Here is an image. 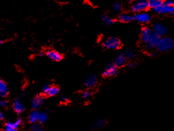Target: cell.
Wrapping results in <instances>:
<instances>
[{
	"label": "cell",
	"mask_w": 174,
	"mask_h": 131,
	"mask_svg": "<svg viewBox=\"0 0 174 131\" xmlns=\"http://www.w3.org/2000/svg\"><path fill=\"white\" fill-rule=\"evenodd\" d=\"M174 46V42L172 39L168 37H162L160 39V41L156 47L158 51L161 53H165L172 50Z\"/></svg>",
	"instance_id": "cell-1"
},
{
	"label": "cell",
	"mask_w": 174,
	"mask_h": 131,
	"mask_svg": "<svg viewBox=\"0 0 174 131\" xmlns=\"http://www.w3.org/2000/svg\"><path fill=\"white\" fill-rule=\"evenodd\" d=\"M150 7L148 1L146 0H138L133 3V4L131 7V11L133 13H139L142 12H145V11Z\"/></svg>",
	"instance_id": "cell-2"
},
{
	"label": "cell",
	"mask_w": 174,
	"mask_h": 131,
	"mask_svg": "<svg viewBox=\"0 0 174 131\" xmlns=\"http://www.w3.org/2000/svg\"><path fill=\"white\" fill-rule=\"evenodd\" d=\"M103 46L107 49L116 50L121 46V42L118 38L112 37L104 39L103 41Z\"/></svg>",
	"instance_id": "cell-3"
},
{
	"label": "cell",
	"mask_w": 174,
	"mask_h": 131,
	"mask_svg": "<svg viewBox=\"0 0 174 131\" xmlns=\"http://www.w3.org/2000/svg\"><path fill=\"white\" fill-rule=\"evenodd\" d=\"M155 13L158 14H163V15H174V6L167 5L166 4H162L160 7L154 9Z\"/></svg>",
	"instance_id": "cell-4"
},
{
	"label": "cell",
	"mask_w": 174,
	"mask_h": 131,
	"mask_svg": "<svg viewBox=\"0 0 174 131\" xmlns=\"http://www.w3.org/2000/svg\"><path fill=\"white\" fill-rule=\"evenodd\" d=\"M160 37L155 34V33H153L152 36L150 37L149 41L146 43V46L148 49H154V48H156L157 46L160 41Z\"/></svg>",
	"instance_id": "cell-5"
},
{
	"label": "cell",
	"mask_w": 174,
	"mask_h": 131,
	"mask_svg": "<svg viewBox=\"0 0 174 131\" xmlns=\"http://www.w3.org/2000/svg\"><path fill=\"white\" fill-rule=\"evenodd\" d=\"M153 29H154V33L160 36V37H164L167 34V28L160 23L155 24Z\"/></svg>",
	"instance_id": "cell-6"
},
{
	"label": "cell",
	"mask_w": 174,
	"mask_h": 131,
	"mask_svg": "<svg viewBox=\"0 0 174 131\" xmlns=\"http://www.w3.org/2000/svg\"><path fill=\"white\" fill-rule=\"evenodd\" d=\"M117 73H118V67L115 65V63H110L107 67L106 69L104 70L103 76L106 77H113V76L115 75Z\"/></svg>",
	"instance_id": "cell-7"
},
{
	"label": "cell",
	"mask_w": 174,
	"mask_h": 131,
	"mask_svg": "<svg viewBox=\"0 0 174 131\" xmlns=\"http://www.w3.org/2000/svg\"><path fill=\"white\" fill-rule=\"evenodd\" d=\"M154 32L152 31L151 28H148V27H145L141 30V34H140V37H141V41L143 43L146 44V42L149 41L150 37L152 36Z\"/></svg>",
	"instance_id": "cell-8"
},
{
	"label": "cell",
	"mask_w": 174,
	"mask_h": 131,
	"mask_svg": "<svg viewBox=\"0 0 174 131\" xmlns=\"http://www.w3.org/2000/svg\"><path fill=\"white\" fill-rule=\"evenodd\" d=\"M135 20L140 23H148L151 20V15L146 12H142L135 15Z\"/></svg>",
	"instance_id": "cell-9"
},
{
	"label": "cell",
	"mask_w": 174,
	"mask_h": 131,
	"mask_svg": "<svg viewBox=\"0 0 174 131\" xmlns=\"http://www.w3.org/2000/svg\"><path fill=\"white\" fill-rule=\"evenodd\" d=\"M59 88L56 86H52L50 85H46L43 88V93L47 96H55L59 93Z\"/></svg>",
	"instance_id": "cell-10"
},
{
	"label": "cell",
	"mask_w": 174,
	"mask_h": 131,
	"mask_svg": "<svg viewBox=\"0 0 174 131\" xmlns=\"http://www.w3.org/2000/svg\"><path fill=\"white\" fill-rule=\"evenodd\" d=\"M13 109L15 112L20 114L22 113L24 111L25 106L21 100H20L19 99H16L13 102Z\"/></svg>",
	"instance_id": "cell-11"
},
{
	"label": "cell",
	"mask_w": 174,
	"mask_h": 131,
	"mask_svg": "<svg viewBox=\"0 0 174 131\" xmlns=\"http://www.w3.org/2000/svg\"><path fill=\"white\" fill-rule=\"evenodd\" d=\"M126 62H127V57H126L125 55L120 53L115 57V61H114V63H115V65L118 67V68H119V67H122L124 66Z\"/></svg>",
	"instance_id": "cell-12"
},
{
	"label": "cell",
	"mask_w": 174,
	"mask_h": 131,
	"mask_svg": "<svg viewBox=\"0 0 174 131\" xmlns=\"http://www.w3.org/2000/svg\"><path fill=\"white\" fill-rule=\"evenodd\" d=\"M46 56L49 57L50 59H51L54 62H59L62 59V55L60 53H58L56 50H49L46 53Z\"/></svg>",
	"instance_id": "cell-13"
},
{
	"label": "cell",
	"mask_w": 174,
	"mask_h": 131,
	"mask_svg": "<svg viewBox=\"0 0 174 131\" xmlns=\"http://www.w3.org/2000/svg\"><path fill=\"white\" fill-rule=\"evenodd\" d=\"M97 83V77L95 75H90L86 79L85 81V85L86 88L94 87Z\"/></svg>",
	"instance_id": "cell-14"
},
{
	"label": "cell",
	"mask_w": 174,
	"mask_h": 131,
	"mask_svg": "<svg viewBox=\"0 0 174 131\" xmlns=\"http://www.w3.org/2000/svg\"><path fill=\"white\" fill-rule=\"evenodd\" d=\"M44 101V99L42 96H37L34 97L32 100L31 102V106L33 109L38 108L42 104Z\"/></svg>",
	"instance_id": "cell-15"
},
{
	"label": "cell",
	"mask_w": 174,
	"mask_h": 131,
	"mask_svg": "<svg viewBox=\"0 0 174 131\" xmlns=\"http://www.w3.org/2000/svg\"><path fill=\"white\" fill-rule=\"evenodd\" d=\"M40 114L41 112H40L38 111H36V110L31 112L28 117V120L30 122L31 124L37 123V121H39V120H40Z\"/></svg>",
	"instance_id": "cell-16"
},
{
	"label": "cell",
	"mask_w": 174,
	"mask_h": 131,
	"mask_svg": "<svg viewBox=\"0 0 174 131\" xmlns=\"http://www.w3.org/2000/svg\"><path fill=\"white\" fill-rule=\"evenodd\" d=\"M118 19L121 22L128 23L135 20V16H133V15L127 13H122L120 15Z\"/></svg>",
	"instance_id": "cell-17"
},
{
	"label": "cell",
	"mask_w": 174,
	"mask_h": 131,
	"mask_svg": "<svg viewBox=\"0 0 174 131\" xmlns=\"http://www.w3.org/2000/svg\"><path fill=\"white\" fill-rule=\"evenodd\" d=\"M8 94V88L7 84L4 80L0 81V95L2 97H5Z\"/></svg>",
	"instance_id": "cell-18"
},
{
	"label": "cell",
	"mask_w": 174,
	"mask_h": 131,
	"mask_svg": "<svg viewBox=\"0 0 174 131\" xmlns=\"http://www.w3.org/2000/svg\"><path fill=\"white\" fill-rule=\"evenodd\" d=\"M150 7L153 8V10L155 8L160 7L162 4H164L163 0H148Z\"/></svg>",
	"instance_id": "cell-19"
},
{
	"label": "cell",
	"mask_w": 174,
	"mask_h": 131,
	"mask_svg": "<svg viewBox=\"0 0 174 131\" xmlns=\"http://www.w3.org/2000/svg\"><path fill=\"white\" fill-rule=\"evenodd\" d=\"M17 128L15 122H8L5 125L4 131H17Z\"/></svg>",
	"instance_id": "cell-20"
},
{
	"label": "cell",
	"mask_w": 174,
	"mask_h": 131,
	"mask_svg": "<svg viewBox=\"0 0 174 131\" xmlns=\"http://www.w3.org/2000/svg\"><path fill=\"white\" fill-rule=\"evenodd\" d=\"M30 131H43V128L41 126V124L35 123L33 124Z\"/></svg>",
	"instance_id": "cell-21"
},
{
	"label": "cell",
	"mask_w": 174,
	"mask_h": 131,
	"mask_svg": "<svg viewBox=\"0 0 174 131\" xmlns=\"http://www.w3.org/2000/svg\"><path fill=\"white\" fill-rule=\"evenodd\" d=\"M102 20L104 21L105 23H106L107 25H112V24L115 22V20L112 18L106 16V15H102Z\"/></svg>",
	"instance_id": "cell-22"
},
{
	"label": "cell",
	"mask_w": 174,
	"mask_h": 131,
	"mask_svg": "<svg viewBox=\"0 0 174 131\" xmlns=\"http://www.w3.org/2000/svg\"><path fill=\"white\" fill-rule=\"evenodd\" d=\"M48 120V115L45 112H41L40 116V120H39V122L40 124H44Z\"/></svg>",
	"instance_id": "cell-23"
},
{
	"label": "cell",
	"mask_w": 174,
	"mask_h": 131,
	"mask_svg": "<svg viewBox=\"0 0 174 131\" xmlns=\"http://www.w3.org/2000/svg\"><path fill=\"white\" fill-rule=\"evenodd\" d=\"M125 56L128 59H132L135 56V53L133 50L131 49H127L125 52Z\"/></svg>",
	"instance_id": "cell-24"
},
{
	"label": "cell",
	"mask_w": 174,
	"mask_h": 131,
	"mask_svg": "<svg viewBox=\"0 0 174 131\" xmlns=\"http://www.w3.org/2000/svg\"><path fill=\"white\" fill-rule=\"evenodd\" d=\"M104 124H105V121L104 120H98V121H96L95 124H94V128H95V129H98V128H100L102 126H103Z\"/></svg>",
	"instance_id": "cell-25"
},
{
	"label": "cell",
	"mask_w": 174,
	"mask_h": 131,
	"mask_svg": "<svg viewBox=\"0 0 174 131\" xmlns=\"http://www.w3.org/2000/svg\"><path fill=\"white\" fill-rule=\"evenodd\" d=\"M113 8L115 11L119 12V11H121L122 7H121L120 4H119V3H115V4H114L113 6Z\"/></svg>",
	"instance_id": "cell-26"
},
{
	"label": "cell",
	"mask_w": 174,
	"mask_h": 131,
	"mask_svg": "<svg viewBox=\"0 0 174 131\" xmlns=\"http://www.w3.org/2000/svg\"><path fill=\"white\" fill-rule=\"evenodd\" d=\"M82 96H83L84 98H85V99L89 98V97L91 96V91H89V90H85V91H84L83 93H82Z\"/></svg>",
	"instance_id": "cell-27"
},
{
	"label": "cell",
	"mask_w": 174,
	"mask_h": 131,
	"mask_svg": "<svg viewBox=\"0 0 174 131\" xmlns=\"http://www.w3.org/2000/svg\"><path fill=\"white\" fill-rule=\"evenodd\" d=\"M164 4H166L167 5L172 6L173 7L174 6V0H167V1L164 2Z\"/></svg>",
	"instance_id": "cell-28"
},
{
	"label": "cell",
	"mask_w": 174,
	"mask_h": 131,
	"mask_svg": "<svg viewBox=\"0 0 174 131\" xmlns=\"http://www.w3.org/2000/svg\"><path fill=\"white\" fill-rule=\"evenodd\" d=\"M0 105H1L2 107H6V106H7V102L4 99H2L1 100V102H0Z\"/></svg>",
	"instance_id": "cell-29"
},
{
	"label": "cell",
	"mask_w": 174,
	"mask_h": 131,
	"mask_svg": "<svg viewBox=\"0 0 174 131\" xmlns=\"http://www.w3.org/2000/svg\"><path fill=\"white\" fill-rule=\"evenodd\" d=\"M135 66H136V63H135L133 62H130V63L128 64V68H133Z\"/></svg>",
	"instance_id": "cell-30"
},
{
	"label": "cell",
	"mask_w": 174,
	"mask_h": 131,
	"mask_svg": "<svg viewBox=\"0 0 174 131\" xmlns=\"http://www.w3.org/2000/svg\"><path fill=\"white\" fill-rule=\"evenodd\" d=\"M67 101H68V99L67 98V97H63L62 98V99H61V102L62 103H67Z\"/></svg>",
	"instance_id": "cell-31"
},
{
	"label": "cell",
	"mask_w": 174,
	"mask_h": 131,
	"mask_svg": "<svg viewBox=\"0 0 174 131\" xmlns=\"http://www.w3.org/2000/svg\"><path fill=\"white\" fill-rule=\"evenodd\" d=\"M0 119H1V120H3V119H4V114H3L2 112L0 113Z\"/></svg>",
	"instance_id": "cell-32"
},
{
	"label": "cell",
	"mask_w": 174,
	"mask_h": 131,
	"mask_svg": "<svg viewBox=\"0 0 174 131\" xmlns=\"http://www.w3.org/2000/svg\"><path fill=\"white\" fill-rule=\"evenodd\" d=\"M128 2H134L135 0H127Z\"/></svg>",
	"instance_id": "cell-33"
},
{
	"label": "cell",
	"mask_w": 174,
	"mask_h": 131,
	"mask_svg": "<svg viewBox=\"0 0 174 131\" xmlns=\"http://www.w3.org/2000/svg\"><path fill=\"white\" fill-rule=\"evenodd\" d=\"M59 1H60V2H64L65 0H59Z\"/></svg>",
	"instance_id": "cell-34"
}]
</instances>
